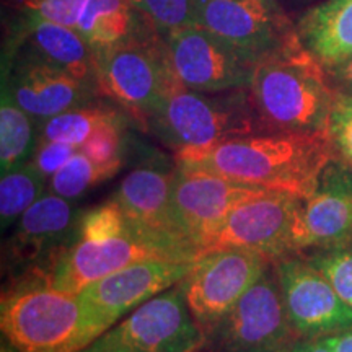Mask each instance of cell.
<instances>
[{
  "label": "cell",
  "mask_w": 352,
  "mask_h": 352,
  "mask_svg": "<svg viewBox=\"0 0 352 352\" xmlns=\"http://www.w3.org/2000/svg\"><path fill=\"white\" fill-rule=\"evenodd\" d=\"M336 158L327 132H259L175 152L176 165L204 170L250 188L311 196Z\"/></svg>",
  "instance_id": "obj_1"
},
{
  "label": "cell",
  "mask_w": 352,
  "mask_h": 352,
  "mask_svg": "<svg viewBox=\"0 0 352 352\" xmlns=\"http://www.w3.org/2000/svg\"><path fill=\"white\" fill-rule=\"evenodd\" d=\"M248 94L267 132H327L336 96L300 39L259 60Z\"/></svg>",
  "instance_id": "obj_2"
},
{
  "label": "cell",
  "mask_w": 352,
  "mask_h": 352,
  "mask_svg": "<svg viewBox=\"0 0 352 352\" xmlns=\"http://www.w3.org/2000/svg\"><path fill=\"white\" fill-rule=\"evenodd\" d=\"M145 132L179 152L267 131L259 121L248 88L209 94L178 83L148 118Z\"/></svg>",
  "instance_id": "obj_3"
},
{
  "label": "cell",
  "mask_w": 352,
  "mask_h": 352,
  "mask_svg": "<svg viewBox=\"0 0 352 352\" xmlns=\"http://www.w3.org/2000/svg\"><path fill=\"white\" fill-rule=\"evenodd\" d=\"M0 328L19 352H78L83 347L77 296L56 289L39 271L3 285Z\"/></svg>",
  "instance_id": "obj_4"
},
{
  "label": "cell",
  "mask_w": 352,
  "mask_h": 352,
  "mask_svg": "<svg viewBox=\"0 0 352 352\" xmlns=\"http://www.w3.org/2000/svg\"><path fill=\"white\" fill-rule=\"evenodd\" d=\"M197 261L201 254L183 241L145 230L131 220L126 232L104 239H74L46 271L56 289L78 296L88 284L144 259Z\"/></svg>",
  "instance_id": "obj_5"
},
{
  "label": "cell",
  "mask_w": 352,
  "mask_h": 352,
  "mask_svg": "<svg viewBox=\"0 0 352 352\" xmlns=\"http://www.w3.org/2000/svg\"><path fill=\"white\" fill-rule=\"evenodd\" d=\"M95 60L101 98L118 104L142 131L171 88L179 83L170 67L164 38L95 52Z\"/></svg>",
  "instance_id": "obj_6"
},
{
  "label": "cell",
  "mask_w": 352,
  "mask_h": 352,
  "mask_svg": "<svg viewBox=\"0 0 352 352\" xmlns=\"http://www.w3.org/2000/svg\"><path fill=\"white\" fill-rule=\"evenodd\" d=\"M298 340L271 263L226 315L202 329L196 352H287Z\"/></svg>",
  "instance_id": "obj_7"
},
{
  "label": "cell",
  "mask_w": 352,
  "mask_h": 352,
  "mask_svg": "<svg viewBox=\"0 0 352 352\" xmlns=\"http://www.w3.org/2000/svg\"><path fill=\"white\" fill-rule=\"evenodd\" d=\"M196 261L144 259L88 284L78 294L83 347L135 308L179 284Z\"/></svg>",
  "instance_id": "obj_8"
},
{
  "label": "cell",
  "mask_w": 352,
  "mask_h": 352,
  "mask_svg": "<svg viewBox=\"0 0 352 352\" xmlns=\"http://www.w3.org/2000/svg\"><path fill=\"white\" fill-rule=\"evenodd\" d=\"M202 331L182 284L135 308L78 352H196Z\"/></svg>",
  "instance_id": "obj_9"
},
{
  "label": "cell",
  "mask_w": 352,
  "mask_h": 352,
  "mask_svg": "<svg viewBox=\"0 0 352 352\" xmlns=\"http://www.w3.org/2000/svg\"><path fill=\"white\" fill-rule=\"evenodd\" d=\"M263 191L209 171L176 165L170 199L171 227L202 256L227 215Z\"/></svg>",
  "instance_id": "obj_10"
},
{
  "label": "cell",
  "mask_w": 352,
  "mask_h": 352,
  "mask_svg": "<svg viewBox=\"0 0 352 352\" xmlns=\"http://www.w3.org/2000/svg\"><path fill=\"white\" fill-rule=\"evenodd\" d=\"M165 51L175 77L196 91L248 88L259 60L199 25L171 33Z\"/></svg>",
  "instance_id": "obj_11"
},
{
  "label": "cell",
  "mask_w": 352,
  "mask_h": 352,
  "mask_svg": "<svg viewBox=\"0 0 352 352\" xmlns=\"http://www.w3.org/2000/svg\"><path fill=\"white\" fill-rule=\"evenodd\" d=\"M270 266L261 253L236 246L202 254L179 283L201 331L226 315Z\"/></svg>",
  "instance_id": "obj_12"
},
{
  "label": "cell",
  "mask_w": 352,
  "mask_h": 352,
  "mask_svg": "<svg viewBox=\"0 0 352 352\" xmlns=\"http://www.w3.org/2000/svg\"><path fill=\"white\" fill-rule=\"evenodd\" d=\"M80 215L76 201L44 192L19 219L3 245L2 264L7 280L33 271L46 274L56 258L76 239Z\"/></svg>",
  "instance_id": "obj_13"
},
{
  "label": "cell",
  "mask_w": 352,
  "mask_h": 352,
  "mask_svg": "<svg viewBox=\"0 0 352 352\" xmlns=\"http://www.w3.org/2000/svg\"><path fill=\"white\" fill-rule=\"evenodd\" d=\"M196 25L263 60L297 41L279 0H199Z\"/></svg>",
  "instance_id": "obj_14"
},
{
  "label": "cell",
  "mask_w": 352,
  "mask_h": 352,
  "mask_svg": "<svg viewBox=\"0 0 352 352\" xmlns=\"http://www.w3.org/2000/svg\"><path fill=\"white\" fill-rule=\"evenodd\" d=\"M272 264L298 338L316 340L352 328V308L310 259L290 254Z\"/></svg>",
  "instance_id": "obj_15"
},
{
  "label": "cell",
  "mask_w": 352,
  "mask_h": 352,
  "mask_svg": "<svg viewBox=\"0 0 352 352\" xmlns=\"http://www.w3.org/2000/svg\"><path fill=\"white\" fill-rule=\"evenodd\" d=\"M300 197L280 191H263L236 206L215 232L208 253L236 246L261 253L271 263L294 250V223Z\"/></svg>",
  "instance_id": "obj_16"
},
{
  "label": "cell",
  "mask_w": 352,
  "mask_h": 352,
  "mask_svg": "<svg viewBox=\"0 0 352 352\" xmlns=\"http://www.w3.org/2000/svg\"><path fill=\"white\" fill-rule=\"evenodd\" d=\"M2 80L7 82L20 107L38 124L101 98L95 87L44 63L33 52L10 44L3 47Z\"/></svg>",
  "instance_id": "obj_17"
},
{
  "label": "cell",
  "mask_w": 352,
  "mask_h": 352,
  "mask_svg": "<svg viewBox=\"0 0 352 352\" xmlns=\"http://www.w3.org/2000/svg\"><path fill=\"white\" fill-rule=\"evenodd\" d=\"M292 241L297 254L352 241V168L338 157L314 195L300 199Z\"/></svg>",
  "instance_id": "obj_18"
},
{
  "label": "cell",
  "mask_w": 352,
  "mask_h": 352,
  "mask_svg": "<svg viewBox=\"0 0 352 352\" xmlns=\"http://www.w3.org/2000/svg\"><path fill=\"white\" fill-rule=\"evenodd\" d=\"M6 44L23 47L44 63L64 70L98 90L95 52L76 28L16 13Z\"/></svg>",
  "instance_id": "obj_19"
},
{
  "label": "cell",
  "mask_w": 352,
  "mask_h": 352,
  "mask_svg": "<svg viewBox=\"0 0 352 352\" xmlns=\"http://www.w3.org/2000/svg\"><path fill=\"white\" fill-rule=\"evenodd\" d=\"M175 170V162L168 164L166 158L162 157L135 166L121 179L113 199L139 227L183 241L173 232L170 217Z\"/></svg>",
  "instance_id": "obj_20"
},
{
  "label": "cell",
  "mask_w": 352,
  "mask_h": 352,
  "mask_svg": "<svg viewBox=\"0 0 352 352\" xmlns=\"http://www.w3.org/2000/svg\"><path fill=\"white\" fill-rule=\"evenodd\" d=\"M76 30L94 52L162 38L131 0H85Z\"/></svg>",
  "instance_id": "obj_21"
},
{
  "label": "cell",
  "mask_w": 352,
  "mask_h": 352,
  "mask_svg": "<svg viewBox=\"0 0 352 352\" xmlns=\"http://www.w3.org/2000/svg\"><path fill=\"white\" fill-rule=\"evenodd\" d=\"M303 47L324 69L352 57V0H323L296 23Z\"/></svg>",
  "instance_id": "obj_22"
},
{
  "label": "cell",
  "mask_w": 352,
  "mask_h": 352,
  "mask_svg": "<svg viewBox=\"0 0 352 352\" xmlns=\"http://www.w3.org/2000/svg\"><path fill=\"white\" fill-rule=\"evenodd\" d=\"M38 122L20 107L2 80L0 94V168L8 171L32 160L38 144Z\"/></svg>",
  "instance_id": "obj_23"
},
{
  "label": "cell",
  "mask_w": 352,
  "mask_h": 352,
  "mask_svg": "<svg viewBox=\"0 0 352 352\" xmlns=\"http://www.w3.org/2000/svg\"><path fill=\"white\" fill-rule=\"evenodd\" d=\"M127 116L126 111L109 100H95L82 107L67 109L38 124L39 139L69 144L80 148L85 140L108 122Z\"/></svg>",
  "instance_id": "obj_24"
},
{
  "label": "cell",
  "mask_w": 352,
  "mask_h": 352,
  "mask_svg": "<svg viewBox=\"0 0 352 352\" xmlns=\"http://www.w3.org/2000/svg\"><path fill=\"white\" fill-rule=\"evenodd\" d=\"M47 192V179L32 162L3 171L0 178V228L2 233L15 226L19 219Z\"/></svg>",
  "instance_id": "obj_25"
},
{
  "label": "cell",
  "mask_w": 352,
  "mask_h": 352,
  "mask_svg": "<svg viewBox=\"0 0 352 352\" xmlns=\"http://www.w3.org/2000/svg\"><path fill=\"white\" fill-rule=\"evenodd\" d=\"M121 166L98 165L90 160L85 153L78 152L60 168L52 178L47 179V191L64 199L78 201L91 189L113 178Z\"/></svg>",
  "instance_id": "obj_26"
},
{
  "label": "cell",
  "mask_w": 352,
  "mask_h": 352,
  "mask_svg": "<svg viewBox=\"0 0 352 352\" xmlns=\"http://www.w3.org/2000/svg\"><path fill=\"white\" fill-rule=\"evenodd\" d=\"M162 38L196 25L199 0H131Z\"/></svg>",
  "instance_id": "obj_27"
},
{
  "label": "cell",
  "mask_w": 352,
  "mask_h": 352,
  "mask_svg": "<svg viewBox=\"0 0 352 352\" xmlns=\"http://www.w3.org/2000/svg\"><path fill=\"white\" fill-rule=\"evenodd\" d=\"M308 259L323 272L342 302L352 308V241L316 250Z\"/></svg>",
  "instance_id": "obj_28"
},
{
  "label": "cell",
  "mask_w": 352,
  "mask_h": 352,
  "mask_svg": "<svg viewBox=\"0 0 352 352\" xmlns=\"http://www.w3.org/2000/svg\"><path fill=\"white\" fill-rule=\"evenodd\" d=\"M131 121L129 116L111 121L101 126L85 140L80 152L98 165L122 166V151H124L126 126Z\"/></svg>",
  "instance_id": "obj_29"
},
{
  "label": "cell",
  "mask_w": 352,
  "mask_h": 352,
  "mask_svg": "<svg viewBox=\"0 0 352 352\" xmlns=\"http://www.w3.org/2000/svg\"><path fill=\"white\" fill-rule=\"evenodd\" d=\"M16 13L33 15L69 28H76L85 0H7Z\"/></svg>",
  "instance_id": "obj_30"
},
{
  "label": "cell",
  "mask_w": 352,
  "mask_h": 352,
  "mask_svg": "<svg viewBox=\"0 0 352 352\" xmlns=\"http://www.w3.org/2000/svg\"><path fill=\"white\" fill-rule=\"evenodd\" d=\"M327 132L336 157L352 168V96H334Z\"/></svg>",
  "instance_id": "obj_31"
},
{
  "label": "cell",
  "mask_w": 352,
  "mask_h": 352,
  "mask_svg": "<svg viewBox=\"0 0 352 352\" xmlns=\"http://www.w3.org/2000/svg\"><path fill=\"white\" fill-rule=\"evenodd\" d=\"M78 152L77 147L69 144L52 142V140L39 139L36 148L32 157V165L41 173L44 178L50 179L59 171L67 162Z\"/></svg>",
  "instance_id": "obj_32"
},
{
  "label": "cell",
  "mask_w": 352,
  "mask_h": 352,
  "mask_svg": "<svg viewBox=\"0 0 352 352\" xmlns=\"http://www.w3.org/2000/svg\"><path fill=\"white\" fill-rule=\"evenodd\" d=\"M329 85L336 94L352 96V57L324 69Z\"/></svg>",
  "instance_id": "obj_33"
},
{
  "label": "cell",
  "mask_w": 352,
  "mask_h": 352,
  "mask_svg": "<svg viewBox=\"0 0 352 352\" xmlns=\"http://www.w3.org/2000/svg\"><path fill=\"white\" fill-rule=\"evenodd\" d=\"M323 341L333 352H352V328L324 336Z\"/></svg>",
  "instance_id": "obj_34"
},
{
  "label": "cell",
  "mask_w": 352,
  "mask_h": 352,
  "mask_svg": "<svg viewBox=\"0 0 352 352\" xmlns=\"http://www.w3.org/2000/svg\"><path fill=\"white\" fill-rule=\"evenodd\" d=\"M287 352H333L329 346L323 341V338H316V340H300L296 341Z\"/></svg>",
  "instance_id": "obj_35"
},
{
  "label": "cell",
  "mask_w": 352,
  "mask_h": 352,
  "mask_svg": "<svg viewBox=\"0 0 352 352\" xmlns=\"http://www.w3.org/2000/svg\"><path fill=\"white\" fill-rule=\"evenodd\" d=\"M280 3L285 7V10H287V7H294V6H303V3H308V2H315V0H279Z\"/></svg>",
  "instance_id": "obj_36"
},
{
  "label": "cell",
  "mask_w": 352,
  "mask_h": 352,
  "mask_svg": "<svg viewBox=\"0 0 352 352\" xmlns=\"http://www.w3.org/2000/svg\"><path fill=\"white\" fill-rule=\"evenodd\" d=\"M0 352H19V351H16L15 347L6 340V338H2V341H0Z\"/></svg>",
  "instance_id": "obj_37"
}]
</instances>
